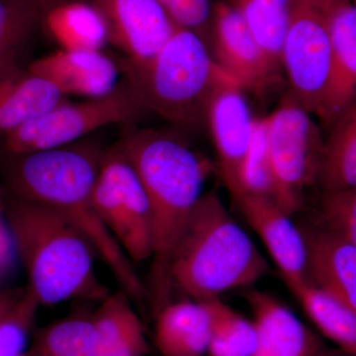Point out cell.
<instances>
[{"label": "cell", "mask_w": 356, "mask_h": 356, "mask_svg": "<svg viewBox=\"0 0 356 356\" xmlns=\"http://www.w3.org/2000/svg\"><path fill=\"white\" fill-rule=\"evenodd\" d=\"M116 146L139 175L151 205L153 254L147 298L156 315L170 303L173 252L215 166L181 136L168 131L130 129Z\"/></svg>", "instance_id": "obj_1"}, {"label": "cell", "mask_w": 356, "mask_h": 356, "mask_svg": "<svg viewBox=\"0 0 356 356\" xmlns=\"http://www.w3.org/2000/svg\"><path fill=\"white\" fill-rule=\"evenodd\" d=\"M1 209L27 273V288L40 305L102 302L108 296L95 274V250L67 218L50 206L10 193L1 198Z\"/></svg>", "instance_id": "obj_2"}, {"label": "cell", "mask_w": 356, "mask_h": 356, "mask_svg": "<svg viewBox=\"0 0 356 356\" xmlns=\"http://www.w3.org/2000/svg\"><path fill=\"white\" fill-rule=\"evenodd\" d=\"M268 270L248 234L216 191L203 194L180 236L170 264L173 286L196 301L257 282Z\"/></svg>", "instance_id": "obj_3"}, {"label": "cell", "mask_w": 356, "mask_h": 356, "mask_svg": "<svg viewBox=\"0 0 356 356\" xmlns=\"http://www.w3.org/2000/svg\"><path fill=\"white\" fill-rule=\"evenodd\" d=\"M144 103L178 132H198L207 124L211 102L221 89L238 84L217 64L197 33L177 27L151 60L120 64Z\"/></svg>", "instance_id": "obj_4"}, {"label": "cell", "mask_w": 356, "mask_h": 356, "mask_svg": "<svg viewBox=\"0 0 356 356\" xmlns=\"http://www.w3.org/2000/svg\"><path fill=\"white\" fill-rule=\"evenodd\" d=\"M147 112L124 79L109 95L81 102L64 100L3 137L7 154H22L74 144L111 125H131Z\"/></svg>", "instance_id": "obj_5"}, {"label": "cell", "mask_w": 356, "mask_h": 356, "mask_svg": "<svg viewBox=\"0 0 356 356\" xmlns=\"http://www.w3.org/2000/svg\"><path fill=\"white\" fill-rule=\"evenodd\" d=\"M314 117L288 90L267 116L274 202L289 216L299 209L306 188L318 184L325 139Z\"/></svg>", "instance_id": "obj_6"}, {"label": "cell", "mask_w": 356, "mask_h": 356, "mask_svg": "<svg viewBox=\"0 0 356 356\" xmlns=\"http://www.w3.org/2000/svg\"><path fill=\"white\" fill-rule=\"evenodd\" d=\"M337 1L289 0L281 64L287 90L317 118L331 69V21Z\"/></svg>", "instance_id": "obj_7"}, {"label": "cell", "mask_w": 356, "mask_h": 356, "mask_svg": "<svg viewBox=\"0 0 356 356\" xmlns=\"http://www.w3.org/2000/svg\"><path fill=\"white\" fill-rule=\"evenodd\" d=\"M93 199L105 226L133 264L151 259L149 197L135 168L116 145L103 152Z\"/></svg>", "instance_id": "obj_8"}, {"label": "cell", "mask_w": 356, "mask_h": 356, "mask_svg": "<svg viewBox=\"0 0 356 356\" xmlns=\"http://www.w3.org/2000/svg\"><path fill=\"white\" fill-rule=\"evenodd\" d=\"M213 57L243 90L262 93L280 81V67L262 50L250 28L227 1L213 8L209 30Z\"/></svg>", "instance_id": "obj_9"}, {"label": "cell", "mask_w": 356, "mask_h": 356, "mask_svg": "<svg viewBox=\"0 0 356 356\" xmlns=\"http://www.w3.org/2000/svg\"><path fill=\"white\" fill-rule=\"evenodd\" d=\"M109 31V42L126 60H151L170 38L177 26L158 0H92Z\"/></svg>", "instance_id": "obj_10"}, {"label": "cell", "mask_w": 356, "mask_h": 356, "mask_svg": "<svg viewBox=\"0 0 356 356\" xmlns=\"http://www.w3.org/2000/svg\"><path fill=\"white\" fill-rule=\"evenodd\" d=\"M255 120L245 90L238 84L221 89L213 98L207 126L218 156V168L227 188H240L243 161L254 137Z\"/></svg>", "instance_id": "obj_11"}, {"label": "cell", "mask_w": 356, "mask_h": 356, "mask_svg": "<svg viewBox=\"0 0 356 356\" xmlns=\"http://www.w3.org/2000/svg\"><path fill=\"white\" fill-rule=\"evenodd\" d=\"M234 198L248 224L261 238L287 286L308 280L305 238L289 215L264 196L240 193Z\"/></svg>", "instance_id": "obj_12"}, {"label": "cell", "mask_w": 356, "mask_h": 356, "mask_svg": "<svg viewBox=\"0 0 356 356\" xmlns=\"http://www.w3.org/2000/svg\"><path fill=\"white\" fill-rule=\"evenodd\" d=\"M28 70L46 79L64 95L102 97L119 86L122 72L103 51L64 50L44 56L30 64Z\"/></svg>", "instance_id": "obj_13"}, {"label": "cell", "mask_w": 356, "mask_h": 356, "mask_svg": "<svg viewBox=\"0 0 356 356\" xmlns=\"http://www.w3.org/2000/svg\"><path fill=\"white\" fill-rule=\"evenodd\" d=\"M329 79L318 119L331 129L356 105V4L339 0L332 21Z\"/></svg>", "instance_id": "obj_14"}, {"label": "cell", "mask_w": 356, "mask_h": 356, "mask_svg": "<svg viewBox=\"0 0 356 356\" xmlns=\"http://www.w3.org/2000/svg\"><path fill=\"white\" fill-rule=\"evenodd\" d=\"M308 281L356 313V247L325 227L301 229Z\"/></svg>", "instance_id": "obj_15"}, {"label": "cell", "mask_w": 356, "mask_h": 356, "mask_svg": "<svg viewBox=\"0 0 356 356\" xmlns=\"http://www.w3.org/2000/svg\"><path fill=\"white\" fill-rule=\"evenodd\" d=\"M247 298L257 332L252 356H316L322 343L287 307L257 290Z\"/></svg>", "instance_id": "obj_16"}, {"label": "cell", "mask_w": 356, "mask_h": 356, "mask_svg": "<svg viewBox=\"0 0 356 356\" xmlns=\"http://www.w3.org/2000/svg\"><path fill=\"white\" fill-rule=\"evenodd\" d=\"M156 344L163 356L207 353L213 317L207 300L168 303L156 314Z\"/></svg>", "instance_id": "obj_17"}, {"label": "cell", "mask_w": 356, "mask_h": 356, "mask_svg": "<svg viewBox=\"0 0 356 356\" xmlns=\"http://www.w3.org/2000/svg\"><path fill=\"white\" fill-rule=\"evenodd\" d=\"M67 97L29 70L14 67L0 74V136L4 137Z\"/></svg>", "instance_id": "obj_18"}, {"label": "cell", "mask_w": 356, "mask_h": 356, "mask_svg": "<svg viewBox=\"0 0 356 356\" xmlns=\"http://www.w3.org/2000/svg\"><path fill=\"white\" fill-rule=\"evenodd\" d=\"M42 23L64 50L103 51L110 43L106 21L92 3L67 0L44 13Z\"/></svg>", "instance_id": "obj_19"}, {"label": "cell", "mask_w": 356, "mask_h": 356, "mask_svg": "<svg viewBox=\"0 0 356 356\" xmlns=\"http://www.w3.org/2000/svg\"><path fill=\"white\" fill-rule=\"evenodd\" d=\"M308 317L341 350L356 356V313L308 280L289 286Z\"/></svg>", "instance_id": "obj_20"}, {"label": "cell", "mask_w": 356, "mask_h": 356, "mask_svg": "<svg viewBox=\"0 0 356 356\" xmlns=\"http://www.w3.org/2000/svg\"><path fill=\"white\" fill-rule=\"evenodd\" d=\"M134 302L122 289L109 294L92 316L98 356H107L135 344L147 343Z\"/></svg>", "instance_id": "obj_21"}, {"label": "cell", "mask_w": 356, "mask_h": 356, "mask_svg": "<svg viewBox=\"0 0 356 356\" xmlns=\"http://www.w3.org/2000/svg\"><path fill=\"white\" fill-rule=\"evenodd\" d=\"M325 139L318 185L322 192L356 187V105L331 129Z\"/></svg>", "instance_id": "obj_22"}, {"label": "cell", "mask_w": 356, "mask_h": 356, "mask_svg": "<svg viewBox=\"0 0 356 356\" xmlns=\"http://www.w3.org/2000/svg\"><path fill=\"white\" fill-rule=\"evenodd\" d=\"M274 64L282 67L289 0H228Z\"/></svg>", "instance_id": "obj_23"}, {"label": "cell", "mask_w": 356, "mask_h": 356, "mask_svg": "<svg viewBox=\"0 0 356 356\" xmlns=\"http://www.w3.org/2000/svg\"><path fill=\"white\" fill-rule=\"evenodd\" d=\"M33 356H98L92 317L72 316L35 334Z\"/></svg>", "instance_id": "obj_24"}, {"label": "cell", "mask_w": 356, "mask_h": 356, "mask_svg": "<svg viewBox=\"0 0 356 356\" xmlns=\"http://www.w3.org/2000/svg\"><path fill=\"white\" fill-rule=\"evenodd\" d=\"M212 311V334L209 356H252L257 346L254 322L222 303L219 298L207 300Z\"/></svg>", "instance_id": "obj_25"}, {"label": "cell", "mask_w": 356, "mask_h": 356, "mask_svg": "<svg viewBox=\"0 0 356 356\" xmlns=\"http://www.w3.org/2000/svg\"><path fill=\"white\" fill-rule=\"evenodd\" d=\"M43 19L36 7L21 0H0V74L17 67L16 58Z\"/></svg>", "instance_id": "obj_26"}, {"label": "cell", "mask_w": 356, "mask_h": 356, "mask_svg": "<svg viewBox=\"0 0 356 356\" xmlns=\"http://www.w3.org/2000/svg\"><path fill=\"white\" fill-rule=\"evenodd\" d=\"M240 193L264 196L274 201L275 178L268 145L267 117L255 120L254 137L240 175Z\"/></svg>", "instance_id": "obj_27"}, {"label": "cell", "mask_w": 356, "mask_h": 356, "mask_svg": "<svg viewBox=\"0 0 356 356\" xmlns=\"http://www.w3.org/2000/svg\"><path fill=\"white\" fill-rule=\"evenodd\" d=\"M40 306L36 296L26 288L0 322V356H19L24 353Z\"/></svg>", "instance_id": "obj_28"}, {"label": "cell", "mask_w": 356, "mask_h": 356, "mask_svg": "<svg viewBox=\"0 0 356 356\" xmlns=\"http://www.w3.org/2000/svg\"><path fill=\"white\" fill-rule=\"evenodd\" d=\"M320 214L322 226L356 247V187L323 192Z\"/></svg>", "instance_id": "obj_29"}, {"label": "cell", "mask_w": 356, "mask_h": 356, "mask_svg": "<svg viewBox=\"0 0 356 356\" xmlns=\"http://www.w3.org/2000/svg\"><path fill=\"white\" fill-rule=\"evenodd\" d=\"M177 27L197 33L205 39L209 33L214 6L211 0H158Z\"/></svg>", "instance_id": "obj_30"}, {"label": "cell", "mask_w": 356, "mask_h": 356, "mask_svg": "<svg viewBox=\"0 0 356 356\" xmlns=\"http://www.w3.org/2000/svg\"><path fill=\"white\" fill-rule=\"evenodd\" d=\"M25 289L0 290V322L20 299Z\"/></svg>", "instance_id": "obj_31"}, {"label": "cell", "mask_w": 356, "mask_h": 356, "mask_svg": "<svg viewBox=\"0 0 356 356\" xmlns=\"http://www.w3.org/2000/svg\"><path fill=\"white\" fill-rule=\"evenodd\" d=\"M21 1L27 2V3L31 4L32 6L36 7L44 15V13L50 10L53 7L67 1V0H21Z\"/></svg>", "instance_id": "obj_32"}, {"label": "cell", "mask_w": 356, "mask_h": 356, "mask_svg": "<svg viewBox=\"0 0 356 356\" xmlns=\"http://www.w3.org/2000/svg\"><path fill=\"white\" fill-rule=\"evenodd\" d=\"M316 356H353L346 351L341 350V348H330L325 346L324 344H321L318 353Z\"/></svg>", "instance_id": "obj_33"}, {"label": "cell", "mask_w": 356, "mask_h": 356, "mask_svg": "<svg viewBox=\"0 0 356 356\" xmlns=\"http://www.w3.org/2000/svg\"><path fill=\"white\" fill-rule=\"evenodd\" d=\"M19 356H33L31 353H30V351H27V353H23L22 355Z\"/></svg>", "instance_id": "obj_34"}, {"label": "cell", "mask_w": 356, "mask_h": 356, "mask_svg": "<svg viewBox=\"0 0 356 356\" xmlns=\"http://www.w3.org/2000/svg\"><path fill=\"white\" fill-rule=\"evenodd\" d=\"M0 214H2V209H1V198H0Z\"/></svg>", "instance_id": "obj_35"}, {"label": "cell", "mask_w": 356, "mask_h": 356, "mask_svg": "<svg viewBox=\"0 0 356 356\" xmlns=\"http://www.w3.org/2000/svg\"><path fill=\"white\" fill-rule=\"evenodd\" d=\"M351 1L353 2V3H355L356 4V0H351Z\"/></svg>", "instance_id": "obj_36"}]
</instances>
